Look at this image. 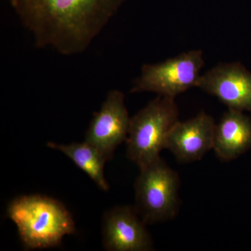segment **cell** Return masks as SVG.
<instances>
[{"label": "cell", "mask_w": 251, "mask_h": 251, "mask_svg": "<svg viewBox=\"0 0 251 251\" xmlns=\"http://www.w3.org/2000/svg\"><path fill=\"white\" fill-rule=\"evenodd\" d=\"M251 149V118L228 108L216 125L214 150L221 161L236 159Z\"/></svg>", "instance_id": "obj_10"}, {"label": "cell", "mask_w": 251, "mask_h": 251, "mask_svg": "<svg viewBox=\"0 0 251 251\" xmlns=\"http://www.w3.org/2000/svg\"><path fill=\"white\" fill-rule=\"evenodd\" d=\"M128 0H9L40 49L65 56L87 50Z\"/></svg>", "instance_id": "obj_1"}, {"label": "cell", "mask_w": 251, "mask_h": 251, "mask_svg": "<svg viewBox=\"0 0 251 251\" xmlns=\"http://www.w3.org/2000/svg\"><path fill=\"white\" fill-rule=\"evenodd\" d=\"M216 125L204 112L186 121L179 120L170 132L166 149L184 163L201 160L214 148Z\"/></svg>", "instance_id": "obj_9"}, {"label": "cell", "mask_w": 251, "mask_h": 251, "mask_svg": "<svg viewBox=\"0 0 251 251\" xmlns=\"http://www.w3.org/2000/svg\"><path fill=\"white\" fill-rule=\"evenodd\" d=\"M178 121L175 99L158 95L130 118L126 140L127 158L139 169L161 158L170 132Z\"/></svg>", "instance_id": "obj_3"}, {"label": "cell", "mask_w": 251, "mask_h": 251, "mask_svg": "<svg viewBox=\"0 0 251 251\" xmlns=\"http://www.w3.org/2000/svg\"><path fill=\"white\" fill-rule=\"evenodd\" d=\"M196 87L228 108L251 111V72L241 63H220L201 75Z\"/></svg>", "instance_id": "obj_7"}, {"label": "cell", "mask_w": 251, "mask_h": 251, "mask_svg": "<svg viewBox=\"0 0 251 251\" xmlns=\"http://www.w3.org/2000/svg\"><path fill=\"white\" fill-rule=\"evenodd\" d=\"M47 146L64 153L81 171L90 176V179L102 191H108L110 189V185L104 174V167L106 159L93 145L86 141L69 145L49 142L47 143Z\"/></svg>", "instance_id": "obj_11"}, {"label": "cell", "mask_w": 251, "mask_h": 251, "mask_svg": "<svg viewBox=\"0 0 251 251\" xmlns=\"http://www.w3.org/2000/svg\"><path fill=\"white\" fill-rule=\"evenodd\" d=\"M134 188L135 209L147 225L165 222L177 214L179 176L161 158L140 169Z\"/></svg>", "instance_id": "obj_4"}, {"label": "cell", "mask_w": 251, "mask_h": 251, "mask_svg": "<svg viewBox=\"0 0 251 251\" xmlns=\"http://www.w3.org/2000/svg\"><path fill=\"white\" fill-rule=\"evenodd\" d=\"M7 216L26 250L59 247L65 236L75 232V223L64 204L41 195L15 198L8 206Z\"/></svg>", "instance_id": "obj_2"}, {"label": "cell", "mask_w": 251, "mask_h": 251, "mask_svg": "<svg viewBox=\"0 0 251 251\" xmlns=\"http://www.w3.org/2000/svg\"><path fill=\"white\" fill-rule=\"evenodd\" d=\"M130 118L122 91L110 90L86 132L85 141L93 145L106 161L112 159L117 148L126 140Z\"/></svg>", "instance_id": "obj_6"}, {"label": "cell", "mask_w": 251, "mask_h": 251, "mask_svg": "<svg viewBox=\"0 0 251 251\" xmlns=\"http://www.w3.org/2000/svg\"><path fill=\"white\" fill-rule=\"evenodd\" d=\"M204 65L201 50L187 51L164 62L144 64L139 76L133 81L130 92H153L175 99L196 87Z\"/></svg>", "instance_id": "obj_5"}, {"label": "cell", "mask_w": 251, "mask_h": 251, "mask_svg": "<svg viewBox=\"0 0 251 251\" xmlns=\"http://www.w3.org/2000/svg\"><path fill=\"white\" fill-rule=\"evenodd\" d=\"M147 224L135 208L119 206L105 213L102 226L103 245L109 251H150L153 241Z\"/></svg>", "instance_id": "obj_8"}]
</instances>
